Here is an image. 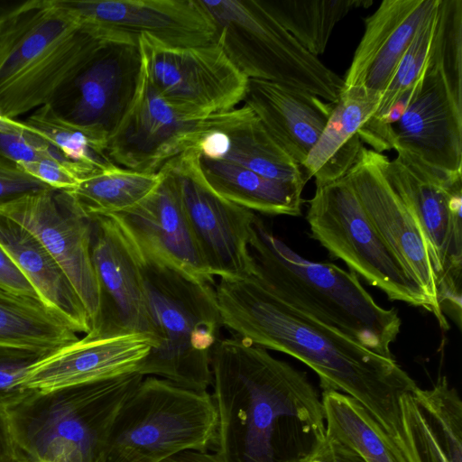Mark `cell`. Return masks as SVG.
I'll list each match as a JSON object with an SVG mask.
<instances>
[{
  "label": "cell",
  "instance_id": "obj_1",
  "mask_svg": "<svg viewBox=\"0 0 462 462\" xmlns=\"http://www.w3.org/2000/svg\"><path fill=\"white\" fill-rule=\"evenodd\" d=\"M212 444L222 462H304L327 439L321 397L307 374L232 336L211 353Z\"/></svg>",
  "mask_w": 462,
  "mask_h": 462
},
{
  "label": "cell",
  "instance_id": "obj_2",
  "mask_svg": "<svg viewBox=\"0 0 462 462\" xmlns=\"http://www.w3.org/2000/svg\"><path fill=\"white\" fill-rule=\"evenodd\" d=\"M223 328L253 345L289 355L312 369L323 391L363 405L403 449L400 401L418 385L398 365L284 303L254 275L215 284Z\"/></svg>",
  "mask_w": 462,
  "mask_h": 462
},
{
  "label": "cell",
  "instance_id": "obj_3",
  "mask_svg": "<svg viewBox=\"0 0 462 462\" xmlns=\"http://www.w3.org/2000/svg\"><path fill=\"white\" fill-rule=\"evenodd\" d=\"M249 248L254 276L281 300L370 351L394 358L391 346L402 326L398 310L379 305L354 272L303 258L258 216Z\"/></svg>",
  "mask_w": 462,
  "mask_h": 462
},
{
  "label": "cell",
  "instance_id": "obj_4",
  "mask_svg": "<svg viewBox=\"0 0 462 462\" xmlns=\"http://www.w3.org/2000/svg\"><path fill=\"white\" fill-rule=\"evenodd\" d=\"M113 216L137 263L160 338L137 372L207 392L211 385L212 349L223 328L215 285L173 265Z\"/></svg>",
  "mask_w": 462,
  "mask_h": 462
},
{
  "label": "cell",
  "instance_id": "obj_5",
  "mask_svg": "<svg viewBox=\"0 0 462 462\" xmlns=\"http://www.w3.org/2000/svg\"><path fill=\"white\" fill-rule=\"evenodd\" d=\"M108 30L79 23L56 0H30L0 30V115L47 105Z\"/></svg>",
  "mask_w": 462,
  "mask_h": 462
},
{
  "label": "cell",
  "instance_id": "obj_6",
  "mask_svg": "<svg viewBox=\"0 0 462 462\" xmlns=\"http://www.w3.org/2000/svg\"><path fill=\"white\" fill-rule=\"evenodd\" d=\"M143 378L132 372L33 391L6 410L15 448L31 462H102L116 420Z\"/></svg>",
  "mask_w": 462,
  "mask_h": 462
},
{
  "label": "cell",
  "instance_id": "obj_7",
  "mask_svg": "<svg viewBox=\"0 0 462 462\" xmlns=\"http://www.w3.org/2000/svg\"><path fill=\"white\" fill-rule=\"evenodd\" d=\"M216 427L208 391L144 376L116 420L102 462H164L184 451H207Z\"/></svg>",
  "mask_w": 462,
  "mask_h": 462
},
{
  "label": "cell",
  "instance_id": "obj_8",
  "mask_svg": "<svg viewBox=\"0 0 462 462\" xmlns=\"http://www.w3.org/2000/svg\"><path fill=\"white\" fill-rule=\"evenodd\" d=\"M216 28L215 44L248 79H260L336 102L344 79L309 52L258 0H201Z\"/></svg>",
  "mask_w": 462,
  "mask_h": 462
},
{
  "label": "cell",
  "instance_id": "obj_9",
  "mask_svg": "<svg viewBox=\"0 0 462 462\" xmlns=\"http://www.w3.org/2000/svg\"><path fill=\"white\" fill-rule=\"evenodd\" d=\"M382 155L383 174L424 235L443 315L461 327L462 171H448L404 150Z\"/></svg>",
  "mask_w": 462,
  "mask_h": 462
},
{
  "label": "cell",
  "instance_id": "obj_10",
  "mask_svg": "<svg viewBox=\"0 0 462 462\" xmlns=\"http://www.w3.org/2000/svg\"><path fill=\"white\" fill-rule=\"evenodd\" d=\"M306 219L312 238L391 300L436 310L420 285L370 222L346 177L316 186Z\"/></svg>",
  "mask_w": 462,
  "mask_h": 462
},
{
  "label": "cell",
  "instance_id": "obj_11",
  "mask_svg": "<svg viewBox=\"0 0 462 462\" xmlns=\"http://www.w3.org/2000/svg\"><path fill=\"white\" fill-rule=\"evenodd\" d=\"M434 35V34H433ZM394 150L448 171H462V47L432 39L417 90L393 126Z\"/></svg>",
  "mask_w": 462,
  "mask_h": 462
},
{
  "label": "cell",
  "instance_id": "obj_12",
  "mask_svg": "<svg viewBox=\"0 0 462 462\" xmlns=\"http://www.w3.org/2000/svg\"><path fill=\"white\" fill-rule=\"evenodd\" d=\"M247 110L244 105L226 113L203 116L176 107L154 90L142 64L135 96L108 137L106 153L118 167L157 173L169 161L195 148L206 134L230 125Z\"/></svg>",
  "mask_w": 462,
  "mask_h": 462
},
{
  "label": "cell",
  "instance_id": "obj_13",
  "mask_svg": "<svg viewBox=\"0 0 462 462\" xmlns=\"http://www.w3.org/2000/svg\"><path fill=\"white\" fill-rule=\"evenodd\" d=\"M138 37L109 29L47 105L61 118L109 137L138 88L143 64Z\"/></svg>",
  "mask_w": 462,
  "mask_h": 462
},
{
  "label": "cell",
  "instance_id": "obj_14",
  "mask_svg": "<svg viewBox=\"0 0 462 462\" xmlns=\"http://www.w3.org/2000/svg\"><path fill=\"white\" fill-rule=\"evenodd\" d=\"M162 170L173 179L205 263L215 278L254 273L249 241L256 214L218 195L205 179L200 156L190 148Z\"/></svg>",
  "mask_w": 462,
  "mask_h": 462
},
{
  "label": "cell",
  "instance_id": "obj_15",
  "mask_svg": "<svg viewBox=\"0 0 462 462\" xmlns=\"http://www.w3.org/2000/svg\"><path fill=\"white\" fill-rule=\"evenodd\" d=\"M146 77L166 102L203 116L236 108L244 101L248 79L217 44L172 47L138 37Z\"/></svg>",
  "mask_w": 462,
  "mask_h": 462
},
{
  "label": "cell",
  "instance_id": "obj_16",
  "mask_svg": "<svg viewBox=\"0 0 462 462\" xmlns=\"http://www.w3.org/2000/svg\"><path fill=\"white\" fill-rule=\"evenodd\" d=\"M0 212L44 246L73 285L90 326L99 311V290L91 259L93 221L64 190L47 189L0 206Z\"/></svg>",
  "mask_w": 462,
  "mask_h": 462
},
{
  "label": "cell",
  "instance_id": "obj_17",
  "mask_svg": "<svg viewBox=\"0 0 462 462\" xmlns=\"http://www.w3.org/2000/svg\"><path fill=\"white\" fill-rule=\"evenodd\" d=\"M90 217L91 259L99 290V311L85 336L138 333L151 337L158 346L160 338L140 271L117 220L113 215Z\"/></svg>",
  "mask_w": 462,
  "mask_h": 462
},
{
  "label": "cell",
  "instance_id": "obj_18",
  "mask_svg": "<svg viewBox=\"0 0 462 462\" xmlns=\"http://www.w3.org/2000/svg\"><path fill=\"white\" fill-rule=\"evenodd\" d=\"M382 155L364 147L345 177L375 230L422 288L436 310L439 327L447 330L449 324L438 303L435 274L424 235L388 183L382 169Z\"/></svg>",
  "mask_w": 462,
  "mask_h": 462
},
{
  "label": "cell",
  "instance_id": "obj_19",
  "mask_svg": "<svg viewBox=\"0 0 462 462\" xmlns=\"http://www.w3.org/2000/svg\"><path fill=\"white\" fill-rule=\"evenodd\" d=\"M79 23L148 35L172 47L215 44L217 28L201 0H56Z\"/></svg>",
  "mask_w": 462,
  "mask_h": 462
},
{
  "label": "cell",
  "instance_id": "obj_20",
  "mask_svg": "<svg viewBox=\"0 0 462 462\" xmlns=\"http://www.w3.org/2000/svg\"><path fill=\"white\" fill-rule=\"evenodd\" d=\"M156 346L151 337L138 333L84 336L42 356L29 367L21 384L30 391L47 392L137 372Z\"/></svg>",
  "mask_w": 462,
  "mask_h": 462
},
{
  "label": "cell",
  "instance_id": "obj_21",
  "mask_svg": "<svg viewBox=\"0 0 462 462\" xmlns=\"http://www.w3.org/2000/svg\"><path fill=\"white\" fill-rule=\"evenodd\" d=\"M400 411L409 462H462V402L446 376L405 393Z\"/></svg>",
  "mask_w": 462,
  "mask_h": 462
},
{
  "label": "cell",
  "instance_id": "obj_22",
  "mask_svg": "<svg viewBox=\"0 0 462 462\" xmlns=\"http://www.w3.org/2000/svg\"><path fill=\"white\" fill-rule=\"evenodd\" d=\"M153 191L117 217L138 237L191 277L216 284L185 213L172 177L164 170Z\"/></svg>",
  "mask_w": 462,
  "mask_h": 462
},
{
  "label": "cell",
  "instance_id": "obj_23",
  "mask_svg": "<svg viewBox=\"0 0 462 462\" xmlns=\"http://www.w3.org/2000/svg\"><path fill=\"white\" fill-rule=\"evenodd\" d=\"M245 105L300 166L319 138L335 102L273 82L248 79Z\"/></svg>",
  "mask_w": 462,
  "mask_h": 462
},
{
  "label": "cell",
  "instance_id": "obj_24",
  "mask_svg": "<svg viewBox=\"0 0 462 462\" xmlns=\"http://www.w3.org/2000/svg\"><path fill=\"white\" fill-rule=\"evenodd\" d=\"M381 93L365 86L345 88L313 148L301 164L307 180L316 186L339 180L357 161L365 147L359 130L374 113Z\"/></svg>",
  "mask_w": 462,
  "mask_h": 462
},
{
  "label": "cell",
  "instance_id": "obj_25",
  "mask_svg": "<svg viewBox=\"0 0 462 462\" xmlns=\"http://www.w3.org/2000/svg\"><path fill=\"white\" fill-rule=\"evenodd\" d=\"M0 245L39 299L76 333L86 335L90 329L89 317L67 275L35 236L1 212Z\"/></svg>",
  "mask_w": 462,
  "mask_h": 462
},
{
  "label": "cell",
  "instance_id": "obj_26",
  "mask_svg": "<svg viewBox=\"0 0 462 462\" xmlns=\"http://www.w3.org/2000/svg\"><path fill=\"white\" fill-rule=\"evenodd\" d=\"M200 158L227 161L265 178L304 187L301 166L274 140L249 107L234 124L206 134L195 147Z\"/></svg>",
  "mask_w": 462,
  "mask_h": 462
},
{
  "label": "cell",
  "instance_id": "obj_27",
  "mask_svg": "<svg viewBox=\"0 0 462 462\" xmlns=\"http://www.w3.org/2000/svg\"><path fill=\"white\" fill-rule=\"evenodd\" d=\"M200 165L209 186L236 205L266 215L301 214L302 186L265 178L227 161L200 158Z\"/></svg>",
  "mask_w": 462,
  "mask_h": 462
},
{
  "label": "cell",
  "instance_id": "obj_28",
  "mask_svg": "<svg viewBox=\"0 0 462 462\" xmlns=\"http://www.w3.org/2000/svg\"><path fill=\"white\" fill-rule=\"evenodd\" d=\"M77 334L40 299L0 287V346L48 354L77 341Z\"/></svg>",
  "mask_w": 462,
  "mask_h": 462
},
{
  "label": "cell",
  "instance_id": "obj_29",
  "mask_svg": "<svg viewBox=\"0 0 462 462\" xmlns=\"http://www.w3.org/2000/svg\"><path fill=\"white\" fill-rule=\"evenodd\" d=\"M327 436L347 446L365 462H409L397 443L354 398L323 391Z\"/></svg>",
  "mask_w": 462,
  "mask_h": 462
},
{
  "label": "cell",
  "instance_id": "obj_30",
  "mask_svg": "<svg viewBox=\"0 0 462 462\" xmlns=\"http://www.w3.org/2000/svg\"><path fill=\"white\" fill-rule=\"evenodd\" d=\"M259 4L312 55L325 52L332 32L351 11L373 0H258Z\"/></svg>",
  "mask_w": 462,
  "mask_h": 462
},
{
  "label": "cell",
  "instance_id": "obj_31",
  "mask_svg": "<svg viewBox=\"0 0 462 462\" xmlns=\"http://www.w3.org/2000/svg\"><path fill=\"white\" fill-rule=\"evenodd\" d=\"M161 172H139L121 167L83 179L66 191L88 217L124 213L143 201L157 187Z\"/></svg>",
  "mask_w": 462,
  "mask_h": 462
},
{
  "label": "cell",
  "instance_id": "obj_32",
  "mask_svg": "<svg viewBox=\"0 0 462 462\" xmlns=\"http://www.w3.org/2000/svg\"><path fill=\"white\" fill-rule=\"evenodd\" d=\"M25 122L81 167L88 177L117 167L106 153L108 137L105 134L61 118L48 105L35 109Z\"/></svg>",
  "mask_w": 462,
  "mask_h": 462
},
{
  "label": "cell",
  "instance_id": "obj_33",
  "mask_svg": "<svg viewBox=\"0 0 462 462\" xmlns=\"http://www.w3.org/2000/svg\"><path fill=\"white\" fill-rule=\"evenodd\" d=\"M419 0H383L364 19L365 32L343 79L345 88L363 86L366 72L380 51L415 8Z\"/></svg>",
  "mask_w": 462,
  "mask_h": 462
},
{
  "label": "cell",
  "instance_id": "obj_34",
  "mask_svg": "<svg viewBox=\"0 0 462 462\" xmlns=\"http://www.w3.org/2000/svg\"><path fill=\"white\" fill-rule=\"evenodd\" d=\"M0 154L16 163L54 160L71 167L80 180L87 172L70 162L47 138L25 121L0 115Z\"/></svg>",
  "mask_w": 462,
  "mask_h": 462
},
{
  "label": "cell",
  "instance_id": "obj_35",
  "mask_svg": "<svg viewBox=\"0 0 462 462\" xmlns=\"http://www.w3.org/2000/svg\"><path fill=\"white\" fill-rule=\"evenodd\" d=\"M438 3L439 0H419L373 60L363 86L378 93L385 89L419 27L435 11Z\"/></svg>",
  "mask_w": 462,
  "mask_h": 462
},
{
  "label": "cell",
  "instance_id": "obj_36",
  "mask_svg": "<svg viewBox=\"0 0 462 462\" xmlns=\"http://www.w3.org/2000/svg\"><path fill=\"white\" fill-rule=\"evenodd\" d=\"M437 7L416 32L394 74L381 93L379 104L372 116H379L385 113L395 100L419 79L430 53L436 25Z\"/></svg>",
  "mask_w": 462,
  "mask_h": 462
},
{
  "label": "cell",
  "instance_id": "obj_37",
  "mask_svg": "<svg viewBox=\"0 0 462 462\" xmlns=\"http://www.w3.org/2000/svg\"><path fill=\"white\" fill-rule=\"evenodd\" d=\"M45 354L31 349L0 346V409L7 410L26 399L33 391L21 382L29 367Z\"/></svg>",
  "mask_w": 462,
  "mask_h": 462
},
{
  "label": "cell",
  "instance_id": "obj_38",
  "mask_svg": "<svg viewBox=\"0 0 462 462\" xmlns=\"http://www.w3.org/2000/svg\"><path fill=\"white\" fill-rule=\"evenodd\" d=\"M51 189L0 154V206L26 194Z\"/></svg>",
  "mask_w": 462,
  "mask_h": 462
},
{
  "label": "cell",
  "instance_id": "obj_39",
  "mask_svg": "<svg viewBox=\"0 0 462 462\" xmlns=\"http://www.w3.org/2000/svg\"><path fill=\"white\" fill-rule=\"evenodd\" d=\"M29 175L54 190H69L80 181L76 171L69 166L54 160L18 163Z\"/></svg>",
  "mask_w": 462,
  "mask_h": 462
},
{
  "label": "cell",
  "instance_id": "obj_40",
  "mask_svg": "<svg viewBox=\"0 0 462 462\" xmlns=\"http://www.w3.org/2000/svg\"><path fill=\"white\" fill-rule=\"evenodd\" d=\"M0 287L13 292L34 298L38 295L23 274L0 245Z\"/></svg>",
  "mask_w": 462,
  "mask_h": 462
},
{
  "label": "cell",
  "instance_id": "obj_41",
  "mask_svg": "<svg viewBox=\"0 0 462 462\" xmlns=\"http://www.w3.org/2000/svg\"><path fill=\"white\" fill-rule=\"evenodd\" d=\"M304 462H365L347 446L327 436L325 441Z\"/></svg>",
  "mask_w": 462,
  "mask_h": 462
},
{
  "label": "cell",
  "instance_id": "obj_42",
  "mask_svg": "<svg viewBox=\"0 0 462 462\" xmlns=\"http://www.w3.org/2000/svg\"><path fill=\"white\" fill-rule=\"evenodd\" d=\"M15 452V445L6 411L0 409V462H10Z\"/></svg>",
  "mask_w": 462,
  "mask_h": 462
},
{
  "label": "cell",
  "instance_id": "obj_43",
  "mask_svg": "<svg viewBox=\"0 0 462 462\" xmlns=\"http://www.w3.org/2000/svg\"><path fill=\"white\" fill-rule=\"evenodd\" d=\"M29 2L30 0L0 1V30L7 23V22L24 9Z\"/></svg>",
  "mask_w": 462,
  "mask_h": 462
},
{
  "label": "cell",
  "instance_id": "obj_44",
  "mask_svg": "<svg viewBox=\"0 0 462 462\" xmlns=\"http://www.w3.org/2000/svg\"><path fill=\"white\" fill-rule=\"evenodd\" d=\"M10 462H31L24 456H23L16 448L14 455L13 456Z\"/></svg>",
  "mask_w": 462,
  "mask_h": 462
}]
</instances>
